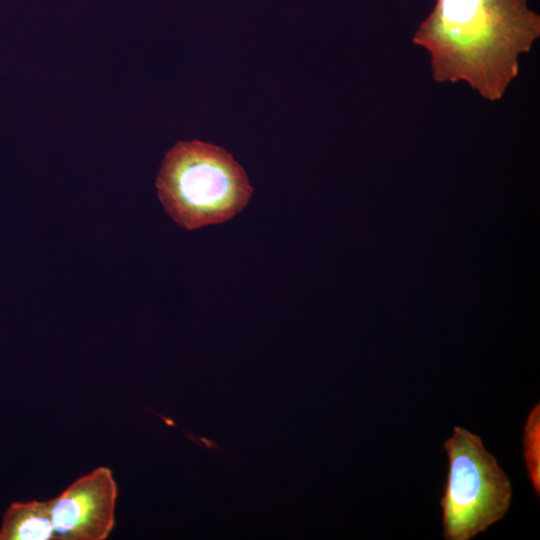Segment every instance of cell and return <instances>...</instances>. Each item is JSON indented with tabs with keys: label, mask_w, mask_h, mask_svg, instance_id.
Wrapping results in <instances>:
<instances>
[{
	"label": "cell",
	"mask_w": 540,
	"mask_h": 540,
	"mask_svg": "<svg viewBox=\"0 0 540 540\" xmlns=\"http://www.w3.org/2000/svg\"><path fill=\"white\" fill-rule=\"evenodd\" d=\"M539 37L540 15L527 0H436L412 42L428 52L434 81L465 82L493 102Z\"/></svg>",
	"instance_id": "6da1fadb"
},
{
	"label": "cell",
	"mask_w": 540,
	"mask_h": 540,
	"mask_svg": "<svg viewBox=\"0 0 540 540\" xmlns=\"http://www.w3.org/2000/svg\"><path fill=\"white\" fill-rule=\"evenodd\" d=\"M155 186L165 212L188 231L232 219L253 193L228 151L199 140L179 141L166 152Z\"/></svg>",
	"instance_id": "7a4b0ae2"
},
{
	"label": "cell",
	"mask_w": 540,
	"mask_h": 540,
	"mask_svg": "<svg viewBox=\"0 0 540 540\" xmlns=\"http://www.w3.org/2000/svg\"><path fill=\"white\" fill-rule=\"evenodd\" d=\"M444 449L448 472L440 500L443 537L469 540L506 515L512 486L481 438L467 429L455 426Z\"/></svg>",
	"instance_id": "3957f363"
},
{
	"label": "cell",
	"mask_w": 540,
	"mask_h": 540,
	"mask_svg": "<svg viewBox=\"0 0 540 540\" xmlns=\"http://www.w3.org/2000/svg\"><path fill=\"white\" fill-rule=\"evenodd\" d=\"M117 485L107 467H98L48 500L55 539L104 540L115 524Z\"/></svg>",
	"instance_id": "277c9868"
},
{
	"label": "cell",
	"mask_w": 540,
	"mask_h": 540,
	"mask_svg": "<svg viewBox=\"0 0 540 540\" xmlns=\"http://www.w3.org/2000/svg\"><path fill=\"white\" fill-rule=\"evenodd\" d=\"M48 501L12 503L3 515L0 540H53Z\"/></svg>",
	"instance_id": "5b68a950"
},
{
	"label": "cell",
	"mask_w": 540,
	"mask_h": 540,
	"mask_svg": "<svg viewBox=\"0 0 540 540\" xmlns=\"http://www.w3.org/2000/svg\"><path fill=\"white\" fill-rule=\"evenodd\" d=\"M524 459L529 480L537 493H540V405L537 403L530 411L523 435Z\"/></svg>",
	"instance_id": "8992f818"
},
{
	"label": "cell",
	"mask_w": 540,
	"mask_h": 540,
	"mask_svg": "<svg viewBox=\"0 0 540 540\" xmlns=\"http://www.w3.org/2000/svg\"><path fill=\"white\" fill-rule=\"evenodd\" d=\"M200 442L203 443L207 448L211 449V450H220L219 446L217 443L209 440V439H206V438H199Z\"/></svg>",
	"instance_id": "52a82bcc"
}]
</instances>
